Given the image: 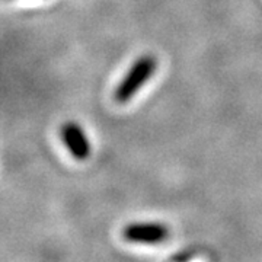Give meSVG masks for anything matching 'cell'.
Returning a JSON list of instances; mask_svg holds the SVG:
<instances>
[{
  "mask_svg": "<svg viewBox=\"0 0 262 262\" xmlns=\"http://www.w3.org/2000/svg\"><path fill=\"white\" fill-rule=\"evenodd\" d=\"M61 139L66 149L72 153V156L77 160H84L91 155V143L88 140L84 131L75 124L67 122L61 128Z\"/></svg>",
  "mask_w": 262,
  "mask_h": 262,
  "instance_id": "obj_3",
  "label": "cell"
},
{
  "mask_svg": "<svg viewBox=\"0 0 262 262\" xmlns=\"http://www.w3.org/2000/svg\"><path fill=\"white\" fill-rule=\"evenodd\" d=\"M156 67L158 64H156L155 57L143 56L139 60H136V63L131 66L128 73L124 76V79L117 86L114 92L115 101L120 103L128 102L131 98L147 83L150 77L155 75Z\"/></svg>",
  "mask_w": 262,
  "mask_h": 262,
  "instance_id": "obj_1",
  "label": "cell"
},
{
  "mask_svg": "<svg viewBox=\"0 0 262 262\" xmlns=\"http://www.w3.org/2000/svg\"><path fill=\"white\" fill-rule=\"evenodd\" d=\"M122 236L131 244L158 245L168 239L169 230L160 223H131L124 227Z\"/></svg>",
  "mask_w": 262,
  "mask_h": 262,
  "instance_id": "obj_2",
  "label": "cell"
}]
</instances>
